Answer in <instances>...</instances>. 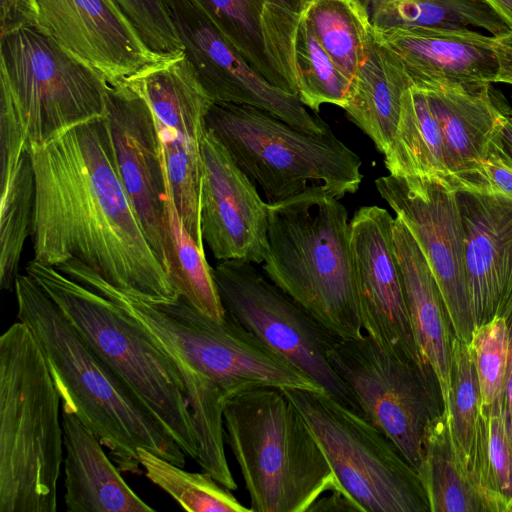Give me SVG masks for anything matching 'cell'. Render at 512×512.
I'll return each instance as SVG.
<instances>
[{"instance_id": "cell-3", "label": "cell", "mask_w": 512, "mask_h": 512, "mask_svg": "<svg viewBox=\"0 0 512 512\" xmlns=\"http://www.w3.org/2000/svg\"><path fill=\"white\" fill-rule=\"evenodd\" d=\"M70 276L131 316L173 358L184 380L202 378L225 404L257 387L326 392L226 310L216 320L181 297L174 302L146 300L109 284L81 263L71 267Z\"/></svg>"}, {"instance_id": "cell-17", "label": "cell", "mask_w": 512, "mask_h": 512, "mask_svg": "<svg viewBox=\"0 0 512 512\" xmlns=\"http://www.w3.org/2000/svg\"><path fill=\"white\" fill-rule=\"evenodd\" d=\"M105 120L120 181L165 269L166 165L152 110L124 81L109 83Z\"/></svg>"}, {"instance_id": "cell-15", "label": "cell", "mask_w": 512, "mask_h": 512, "mask_svg": "<svg viewBox=\"0 0 512 512\" xmlns=\"http://www.w3.org/2000/svg\"><path fill=\"white\" fill-rule=\"evenodd\" d=\"M184 52L213 103L249 105L291 126L322 134L329 126L298 95L272 85L232 46L195 0H168Z\"/></svg>"}, {"instance_id": "cell-24", "label": "cell", "mask_w": 512, "mask_h": 512, "mask_svg": "<svg viewBox=\"0 0 512 512\" xmlns=\"http://www.w3.org/2000/svg\"><path fill=\"white\" fill-rule=\"evenodd\" d=\"M393 242L415 341L436 377L445 406L450 397L454 337L446 307L422 249L397 216L393 221Z\"/></svg>"}, {"instance_id": "cell-5", "label": "cell", "mask_w": 512, "mask_h": 512, "mask_svg": "<svg viewBox=\"0 0 512 512\" xmlns=\"http://www.w3.org/2000/svg\"><path fill=\"white\" fill-rule=\"evenodd\" d=\"M61 398L29 327L0 337V512H55L63 463Z\"/></svg>"}, {"instance_id": "cell-23", "label": "cell", "mask_w": 512, "mask_h": 512, "mask_svg": "<svg viewBox=\"0 0 512 512\" xmlns=\"http://www.w3.org/2000/svg\"><path fill=\"white\" fill-rule=\"evenodd\" d=\"M413 85L494 83L497 61L493 36L470 28L373 31Z\"/></svg>"}, {"instance_id": "cell-41", "label": "cell", "mask_w": 512, "mask_h": 512, "mask_svg": "<svg viewBox=\"0 0 512 512\" xmlns=\"http://www.w3.org/2000/svg\"><path fill=\"white\" fill-rule=\"evenodd\" d=\"M492 36L497 61L494 83L512 85V30Z\"/></svg>"}, {"instance_id": "cell-19", "label": "cell", "mask_w": 512, "mask_h": 512, "mask_svg": "<svg viewBox=\"0 0 512 512\" xmlns=\"http://www.w3.org/2000/svg\"><path fill=\"white\" fill-rule=\"evenodd\" d=\"M200 222L203 241L219 260L262 265L268 250V203L206 128L202 142Z\"/></svg>"}, {"instance_id": "cell-37", "label": "cell", "mask_w": 512, "mask_h": 512, "mask_svg": "<svg viewBox=\"0 0 512 512\" xmlns=\"http://www.w3.org/2000/svg\"><path fill=\"white\" fill-rule=\"evenodd\" d=\"M509 326L504 317L495 316L474 327L468 344L483 407L492 405L505 395Z\"/></svg>"}, {"instance_id": "cell-43", "label": "cell", "mask_w": 512, "mask_h": 512, "mask_svg": "<svg viewBox=\"0 0 512 512\" xmlns=\"http://www.w3.org/2000/svg\"><path fill=\"white\" fill-rule=\"evenodd\" d=\"M510 333H509V353H508V365L505 383V404L508 413L509 428L512 438V319L510 321Z\"/></svg>"}, {"instance_id": "cell-28", "label": "cell", "mask_w": 512, "mask_h": 512, "mask_svg": "<svg viewBox=\"0 0 512 512\" xmlns=\"http://www.w3.org/2000/svg\"><path fill=\"white\" fill-rule=\"evenodd\" d=\"M383 155L389 174L435 178L458 191L446 166L440 126L425 91L416 85L402 95L398 127Z\"/></svg>"}, {"instance_id": "cell-13", "label": "cell", "mask_w": 512, "mask_h": 512, "mask_svg": "<svg viewBox=\"0 0 512 512\" xmlns=\"http://www.w3.org/2000/svg\"><path fill=\"white\" fill-rule=\"evenodd\" d=\"M150 106L173 197L182 222L203 244L200 222L202 142L213 101L184 50L150 63L124 80Z\"/></svg>"}, {"instance_id": "cell-44", "label": "cell", "mask_w": 512, "mask_h": 512, "mask_svg": "<svg viewBox=\"0 0 512 512\" xmlns=\"http://www.w3.org/2000/svg\"><path fill=\"white\" fill-rule=\"evenodd\" d=\"M499 133L505 150L512 157V107L508 104L502 112Z\"/></svg>"}, {"instance_id": "cell-8", "label": "cell", "mask_w": 512, "mask_h": 512, "mask_svg": "<svg viewBox=\"0 0 512 512\" xmlns=\"http://www.w3.org/2000/svg\"><path fill=\"white\" fill-rule=\"evenodd\" d=\"M205 123L269 204L311 187L341 199L363 179L360 158L331 129L308 133L265 110L233 103H212Z\"/></svg>"}, {"instance_id": "cell-6", "label": "cell", "mask_w": 512, "mask_h": 512, "mask_svg": "<svg viewBox=\"0 0 512 512\" xmlns=\"http://www.w3.org/2000/svg\"><path fill=\"white\" fill-rule=\"evenodd\" d=\"M223 419L252 512H309L327 492H346L283 389L243 391L225 404Z\"/></svg>"}, {"instance_id": "cell-27", "label": "cell", "mask_w": 512, "mask_h": 512, "mask_svg": "<svg viewBox=\"0 0 512 512\" xmlns=\"http://www.w3.org/2000/svg\"><path fill=\"white\" fill-rule=\"evenodd\" d=\"M411 85L400 64L374 39L353 80L350 101L344 110L382 154L393 142L402 95Z\"/></svg>"}, {"instance_id": "cell-38", "label": "cell", "mask_w": 512, "mask_h": 512, "mask_svg": "<svg viewBox=\"0 0 512 512\" xmlns=\"http://www.w3.org/2000/svg\"><path fill=\"white\" fill-rule=\"evenodd\" d=\"M149 47L159 54L183 51L168 0H115Z\"/></svg>"}, {"instance_id": "cell-16", "label": "cell", "mask_w": 512, "mask_h": 512, "mask_svg": "<svg viewBox=\"0 0 512 512\" xmlns=\"http://www.w3.org/2000/svg\"><path fill=\"white\" fill-rule=\"evenodd\" d=\"M394 218L382 207L359 208L350 220V247L362 328L382 350L429 367L412 329L393 242ZM430 368V367H429Z\"/></svg>"}, {"instance_id": "cell-22", "label": "cell", "mask_w": 512, "mask_h": 512, "mask_svg": "<svg viewBox=\"0 0 512 512\" xmlns=\"http://www.w3.org/2000/svg\"><path fill=\"white\" fill-rule=\"evenodd\" d=\"M416 86L425 91L440 126L446 166L458 191L488 193L482 158L507 105L501 93L492 83Z\"/></svg>"}, {"instance_id": "cell-20", "label": "cell", "mask_w": 512, "mask_h": 512, "mask_svg": "<svg viewBox=\"0 0 512 512\" xmlns=\"http://www.w3.org/2000/svg\"><path fill=\"white\" fill-rule=\"evenodd\" d=\"M474 325L512 319V198L457 191ZM510 325V324H509Z\"/></svg>"}, {"instance_id": "cell-14", "label": "cell", "mask_w": 512, "mask_h": 512, "mask_svg": "<svg viewBox=\"0 0 512 512\" xmlns=\"http://www.w3.org/2000/svg\"><path fill=\"white\" fill-rule=\"evenodd\" d=\"M380 196L406 224L440 289L453 334L469 344L474 330L457 190L424 176L386 175L375 180Z\"/></svg>"}, {"instance_id": "cell-18", "label": "cell", "mask_w": 512, "mask_h": 512, "mask_svg": "<svg viewBox=\"0 0 512 512\" xmlns=\"http://www.w3.org/2000/svg\"><path fill=\"white\" fill-rule=\"evenodd\" d=\"M37 29L108 83L163 55L152 50L115 0H35Z\"/></svg>"}, {"instance_id": "cell-26", "label": "cell", "mask_w": 512, "mask_h": 512, "mask_svg": "<svg viewBox=\"0 0 512 512\" xmlns=\"http://www.w3.org/2000/svg\"><path fill=\"white\" fill-rule=\"evenodd\" d=\"M0 149V285L11 291L31 231L35 172L30 148L13 119H0Z\"/></svg>"}, {"instance_id": "cell-30", "label": "cell", "mask_w": 512, "mask_h": 512, "mask_svg": "<svg viewBox=\"0 0 512 512\" xmlns=\"http://www.w3.org/2000/svg\"><path fill=\"white\" fill-rule=\"evenodd\" d=\"M165 270L179 296L201 313L221 320L225 309L221 302L213 269L203 244L184 226L178 213L166 169L165 197Z\"/></svg>"}, {"instance_id": "cell-2", "label": "cell", "mask_w": 512, "mask_h": 512, "mask_svg": "<svg viewBox=\"0 0 512 512\" xmlns=\"http://www.w3.org/2000/svg\"><path fill=\"white\" fill-rule=\"evenodd\" d=\"M14 290L17 320L38 342L62 407L76 413L121 472L140 474L138 448L184 467L186 454L130 387L90 348L42 287L27 273Z\"/></svg>"}, {"instance_id": "cell-12", "label": "cell", "mask_w": 512, "mask_h": 512, "mask_svg": "<svg viewBox=\"0 0 512 512\" xmlns=\"http://www.w3.org/2000/svg\"><path fill=\"white\" fill-rule=\"evenodd\" d=\"M226 311L265 345L313 378L336 400L359 411L328 359L337 337L319 325L255 264L220 261L213 269Z\"/></svg>"}, {"instance_id": "cell-25", "label": "cell", "mask_w": 512, "mask_h": 512, "mask_svg": "<svg viewBox=\"0 0 512 512\" xmlns=\"http://www.w3.org/2000/svg\"><path fill=\"white\" fill-rule=\"evenodd\" d=\"M65 507L69 512H154L124 481L97 436L61 407Z\"/></svg>"}, {"instance_id": "cell-10", "label": "cell", "mask_w": 512, "mask_h": 512, "mask_svg": "<svg viewBox=\"0 0 512 512\" xmlns=\"http://www.w3.org/2000/svg\"><path fill=\"white\" fill-rule=\"evenodd\" d=\"M338 481L364 512H427L417 471L359 411L327 392L284 388Z\"/></svg>"}, {"instance_id": "cell-7", "label": "cell", "mask_w": 512, "mask_h": 512, "mask_svg": "<svg viewBox=\"0 0 512 512\" xmlns=\"http://www.w3.org/2000/svg\"><path fill=\"white\" fill-rule=\"evenodd\" d=\"M26 273L142 400L186 456L196 460L198 440L184 381L167 351L114 302L55 267L32 260Z\"/></svg>"}, {"instance_id": "cell-36", "label": "cell", "mask_w": 512, "mask_h": 512, "mask_svg": "<svg viewBox=\"0 0 512 512\" xmlns=\"http://www.w3.org/2000/svg\"><path fill=\"white\" fill-rule=\"evenodd\" d=\"M483 417V497L489 512H507L512 500V438L505 395L483 407Z\"/></svg>"}, {"instance_id": "cell-11", "label": "cell", "mask_w": 512, "mask_h": 512, "mask_svg": "<svg viewBox=\"0 0 512 512\" xmlns=\"http://www.w3.org/2000/svg\"><path fill=\"white\" fill-rule=\"evenodd\" d=\"M327 354L359 412L394 443L418 473L426 430L443 412L432 369L397 359L367 334L336 338Z\"/></svg>"}, {"instance_id": "cell-34", "label": "cell", "mask_w": 512, "mask_h": 512, "mask_svg": "<svg viewBox=\"0 0 512 512\" xmlns=\"http://www.w3.org/2000/svg\"><path fill=\"white\" fill-rule=\"evenodd\" d=\"M145 476L190 512H252L208 472L185 471L167 459L137 450Z\"/></svg>"}, {"instance_id": "cell-33", "label": "cell", "mask_w": 512, "mask_h": 512, "mask_svg": "<svg viewBox=\"0 0 512 512\" xmlns=\"http://www.w3.org/2000/svg\"><path fill=\"white\" fill-rule=\"evenodd\" d=\"M448 413L454 440L481 492L484 470V417L475 367L467 343L452 339ZM482 495V493H481Z\"/></svg>"}, {"instance_id": "cell-29", "label": "cell", "mask_w": 512, "mask_h": 512, "mask_svg": "<svg viewBox=\"0 0 512 512\" xmlns=\"http://www.w3.org/2000/svg\"><path fill=\"white\" fill-rule=\"evenodd\" d=\"M430 512H484L487 507L454 440L445 409L428 426L418 471Z\"/></svg>"}, {"instance_id": "cell-31", "label": "cell", "mask_w": 512, "mask_h": 512, "mask_svg": "<svg viewBox=\"0 0 512 512\" xmlns=\"http://www.w3.org/2000/svg\"><path fill=\"white\" fill-rule=\"evenodd\" d=\"M373 31L479 28L492 35L511 30L483 0H369Z\"/></svg>"}, {"instance_id": "cell-4", "label": "cell", "mask_w": 512, "mask_h": 512, "mask_svg": "<svg viewBox=\"0 0 512 512\" xmlns=\"http://www.w3.org/2000/svg\"><path fill=\"white\" fill-rule=\"evenodd\" d=\"M262 270L319 325L340 339L364 335L350 247V220L322 187L268 203Z\"/></svg>"}, {"instance_id": "cell-9", "label": "cell", "mask_w": 512, "mask_h": 512, "mask_svg": "<svg viewBox=\"0 0 512 512\" xmlns=\"http://www.w3.org/2000/svg\"><path fill=\"white\" fill-rule=\"evenodd\" d=\"M109 83L35 27L0 37V107L31 149L104 118Z\"/></svg>"}, {"instance_id": "cell-42", "label": "cell", "mask_w": 512, "mask_h": 512, "mask_svg": "<svg viewBox=\"0 0 512 512\" xmlns=\"http://www.w3.org/2000/svg\"><path fill=\"white\" fill-rule=\"evenodd\" d=\"M364 512L363 508L346 492L342 490L330 491L328 496L322 495L309 509V512Z\"/></svg>"}, {"instance_id": "cell-39", "label": "cell", "mask_w": 512, "mask_h": 512, "mask_svg": "<svg viewBox=\"0 0 512 512\" xmlns=\"http://www.w3.org/2000/svg\"><path fill=\"white\" fill-rule=\"evenodd\" d=\"M482 172L488 194L512 198V157L502 144L499 129L486 147Z\"/></svg>"}, {"instance_id": "cell-46", "label": "cell", "mask_w": 512, "mask_h": 512, "mask_svg": "<svg viewBox=\"0 0 512 512\" xmlns=\"http://www.w3.org/2000/svg\"><path fill=\"white\" fill-rule=\"evenodd\" d=\"M507 512H512V500L509 502Z\"/></svg>"}, {"instance_id": "cell-35", "label": "cell", "mask_w": 512, "mask_h": 512, "mask_svg": "<svg viewBox=\"0 0 512 512\" xmlns=\"http://www.w3.org/2000/svg\"><path fill=\"white\" fill-rule=\"evenodd\" d=\"M294 58L298 97L305 106L315 112H319L323 104L346 108L353 83L336 66L302 15L295 38Z\"/></svg>"}, {"instance_id": "cell-45", "label": "cell", "mask_w": 512, "mask_h": 512, "mask_svg": "<svg viewBox=\"0 0 512 512\" xmlns=\"http://www.w3.org/2000/svg\"><path fill=\"white\" fill-rule=\"evenodd\" d=\"M486 2L512 30V0H483Z\"/></svg>"}, {"instance_id": "cell-32", "label": "cell", "mask_w": 512, "mask_h": 512, "mask_svg": "<svg viewBox=\"0 0 512 512\" xmlns=\"http://www.w3.org/2000/svg\"><path fill=\"white\" fill-rule=\"evenodd\" d=\"M301 15L353 83L374 42L369 0H304Z\"/></svg>"}, {"instance_id": "cell-21", "label": "cell", "mask_w": 512, "mask_h": 512, "mask_svg": "<svg viewBox=\"0 0 512 512\" xmlns=\"http://www.w3.org/2000/svg\"><path fill=\"white\" fill-rule=\"evenodd\" d=\"M272 85L298 95L295 38L304 0H195Z\"/></svg>"}, {"instance_id": "cell-1", "label": "cell", "mask_w": 512, "mask_h": 512, "mask_svg": "<svg viewBox=\"0 0 512 512\" xmlns=\"http://www.w3.org/2000/svg\"><path fill=\"white\" fill-rule=\"evenodd\" d=\"M34 260H77L109 284L153 302L180 297L151 247L117 173L104 118L30 149Z\"/></svg>"}, {"instance_id": "cell-40", "label": "cell", "mask_w": 512, "mask_h": 512, "mask_svg": "<svg viewBox=\"0 0 512 512\" xmlns=\"http://www.w3.org/2000/svg\"><path fill=\"white\" fill-rule=\"evenodd\" d=\"M22 27H37L35 0H0V37Z\"/></svg>"}]
</instances>
